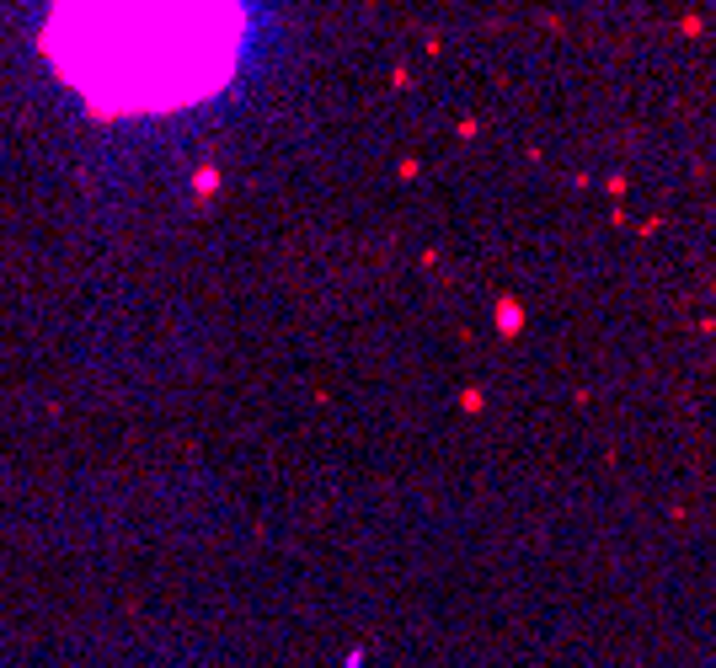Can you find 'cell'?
Segmentation results:
<instances>
[{"instance_id":"6da1fadb","label":"cell","mask_w":716,"mask_h":668,"mask_svg":"<svg viewBox=\"0 0 716 668\" xmlns=\"http://www.w3.org/2000/svg\"><path fill=\"white\" fill-rule=\"evenodd\" d=\"M236 0H54V59L107 107L193 102L236 59Z\"/></svg>"}]
</instances>
